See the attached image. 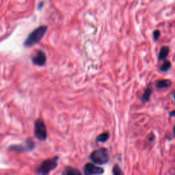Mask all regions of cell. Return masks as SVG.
Instances as JSON below:
<instances>
[{"label": "cell", "mask_w": 175, "mask_h": 175, "mask_svg": "<svg viewBox=\"0 0 175 175\" xmlns=\"http://www.w3.org/2000/svg\"><path fill=\"white\" fill-rule=\"evenodd\" d=\"M47 30L48 27L47 25H41L34 30L25 38L24 42V47H31L38 44L45 35Z\"/></svg>", "instance_id": "6da1fadb"}, {"label": "cell", "mask_w": 175, "mask_h": 175, "mask_svg": "<svg viewBox=\"0 0 175 175\" xmlns=\"http://www.w3.org/2000/svg\"><path fill=\"white\" fill-rule=\"evenodd\" d=\"M89 157L92 162L99 166L107 164L110 161L108 149L105 147L94 150L92 152Z\"/></svg>", "instance_id": "7a4b0ae2"}, {"label": "cell", "mask_w": 175, "mask_h": 175, "mask_svg": "<svg viewBox=\"0 0 175 175\" xmlns=\"http://www.w3.org/2000/svg\"><path fill=\"white\" fill-rule=\"evenodd\" d=\"M58 160L59 157L56 156L51 159H48L43 161L39 167L36 170V173L42 175L49 174L58 167Z\"/></svg>", "instance_id": "3957f363"}, {"label": "cell", "mask_w": 175, "mask_h": 175, "mask_svg": "<svg viewBox=\"0 0 175 175\" xmlns=\"http://www.w3.org/2000/svg\"><path fill=\"white\" fill-rule=\"evenodd\" d=\"M36 148V143L32 138L29 137L25 140L24 144L10 145L8 149L15 153H29L34 151Z\"/></svg>", "instance_id": "277c9868"}, {"label": "cell", "mask_w": 175, "mask_h": 175, "mask_svg": "<svg viewBox=\"0 0 175 175\" xmlns=\"http://www.w3.org/2000/svg\"><path fill=\"white\" fill-rule=\"evenodd\" d=\"M34 136L40 141H45L47 137V127L43 120L41 118L37 119L34 122Z\"/></svg>", "instance_id": "5b68a950"}, {"label": "cell", "mask_w": 175, "mask_h": 175, "mask_svg": "<svg viewBox=\"0 0 175 175\" xmlns=\"http://www.w3.org/2000/svg\"><path fill=\"white\" fill-rule=\"evenodd\" d=\"M104 173V169L99 167L93 163H87L84 167V174L86 175L90 174H101Z\"/></svg>", "instance_id": "8992f818"}, {"label": "cell", "mask_w": 175, "mask_h": 175, "mask_svg": "<svg viewBox=\"0 0 175 175\" xmlns=\"http://www.w3.org/2000/svg\"><path fill=\"white\" fill-rule=\"evenodd\" d=\"M31 60L34 64L38 66V67H43L47 62V56L44 51L39 50L37 51L35 56L31 57Z\"/></svg>", "instance_id": "52a82bcc"}, {"label": "cell", "mask_w": 175, "mask_h": 175, "mask_svg": "<svg viewBox=\"0 0 175 175\" xmlns=\"http://www.w3.org/2000/svg\"><path fill=\"white\" fill-rule=\"evenodd\" d=\"M172 85V82L170 79H161L156 82L155 86L158 89L168 88Z\"/></svg>", "instance_id": "ba28073f"}, {"label": "cell", "mask_w": 175, "mask_h": 175, "mask_svg": "<svg viewBox=\"0 0 175 175\" xmlns=\"http://www.w3.org/2000/svg\"><path fill=\"white\" fill-rule=\"evenodd\" d=\"M81 174L82 173L78 170V169L70 167V166L65 168L64 171L62 173V174L63 175H77Z\"/></svg>", "instance_id": "9c48e42d"}, {"label": "cell", "mask_w": 175, "mask_h": 175, "mask_svg": "<svg viewBox=\"0 0 175 175\" xmlns=\"http://www.w3.org/2000/svg\"><path fill=\"white\" fill-rule=\"evenodd\" d=\"M169 52H170L169 47H167V46H163V47L161 48V49L159 51L158 60H164L168 57Z\"/></svg>", "instance_id": "30bf717a"}, {"label": "cell", "mask_w": 175, "mask_h": 175, "mask_svg": "<svg viewBox=\"0 0 175 175\" xmlns=\"http://www.w3.org/2000/svg\"><path fill=\"white\" fill-rule=\"evenodd\" d=\"M152 92H153V90H152L151 87H148L146 89L141 98V101L143 103H146L149 101V100H150V97L152 94Z\"/></svg>", "instance_id": "8fae6325"}, {"label": "cell", "mask_w": 175, "mask_h": 175, "mask_svg": "<svg viewBox=\"0 0 175 175\" xmlns=\"http://www.w3.org/2000/svg\"><path fill=\"white\" fill-rule=\"evenodd\" d=\"M110 138V133L108 132H103V133L99 135L96 138V142H102L105 143L108 141Z\"/></svg>", "instance_id": "7c38bea8"}, {"label": "cell", "mask_w": 175, "mask_h": 175, "mask_svg": "<svg viewBox=\"0 0 175 175\" xmlns=\"http://www.w3.org/2000/svg\"><path fill=\"white\" fill-rule=\"evenodd\" d=\"M171 66V62L170 61H168V60H166V61L163 62L162 67L160 68V71H162V72H167V71L170 70Z\"/></svg>", "instance_id": "4fadbf2b"}, {"label": "cell", "mask_w": 175, "mask_h": 175, "mask_svg": "<svg viewBox=\"0 0 175 175\" xmlns=\"http://www.w3.org/2000/svg\"><path fill=\"white\" fill-rule=\"evenodd\" d=\"M112 174L114 175H120V174H123L124 173H122V171L121 170V168H120V166L118 164H116L113 167Z\"/></svg>", "instance_id": "5bb4252c"}, {"label": "cell", "mask_w": 175, "mask_h": 175, "mask_svg": "<svg viewBox=\"0 0 175 175\" xmlns=\"http://www.w3.org/2000/svg\"><path fill=\"white\" fill-rule=\"evenodd\" d=\"M161 35V33H160V31L157 30H155L154 32H153V39L155 41H157V40L159 39V36Z\"/></svg>", "instance_id": "9a60e30c"}, {"label": "cell", "mask_w": 175, "mask_h": 175, "mask_svg": "<svg viewBox=\"0 0 175 175\" xmlns=\"http://www.w3.org/2000/svg\"><path fill=\"white\" fill-rule=\"evenodd\" d=\"M43 5H44V3L41 2V3H39V4L38 5V10H41L42 7H43Z\"/></svg>", "instance_id": "2e32d148"}, {"label": "cell", "mask_w": 175, "mask_h": 175, "mask_svg": "<svg viewBox=\"0 0 175 175\" xmlns=\"http://www.w3.org/2000/svg\"><path fill=\"white\" fill-rule=\"evenodd\" d=\"M154 140H155V136H153V135H152L151 137V136L149 137V138H148V141L150 142H153V141H154Z\"/></svg>", "instance_id": "e0dca14e"}, {"label": "cell", "mask_w": 175, "mask_h": 175, "mask_svg": "<svg viewBox=\"0 0 175 175\" xmlns=\"http://www.w3.org/2000/svg\"><path fill=\"white\" fill-rule=\"evenodd\" d=\"M169 115H170V117H174L175 116V110H173L172 111H170V114H169Z\"/></svg>", "instance_id": "ac0fdd59"}, {"label": "cell", "mask_w": 175, "mask_h": 175, "mask_svg": "<svg viewBox=\"0 0 175 175\" xmlns=\"http://www.w3.org/2000/svg\"><path fill=\"white\" fill-rule=\"evenodd\" d=\"M173 131H174V133L175 134V126H174V129H173Z\"/></svg>", "instance_id": "d6986e66"}, {"label": "cell", "mask_w": 175, "mask_h": 175, "mask_svg": "<svg viewBox=\"0 0 175 175\" xmlns=\"http://www.w3.org/2000/svg\"><path fill=\"white\" fill-rule=\"evenodd\" d=\"M174 99L175 100V92H174Z\"/></svg>", "instance_id": "ffe728a7"}]
</instances>
